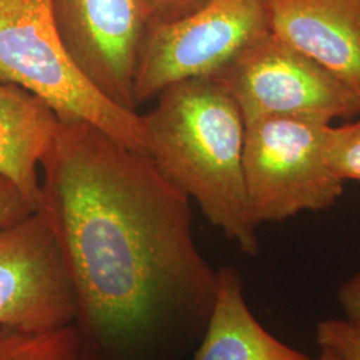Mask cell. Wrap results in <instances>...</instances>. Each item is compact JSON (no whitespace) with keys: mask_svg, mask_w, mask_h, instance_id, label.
Masks as SVG:
<instances>
[{"mask_svg":"<svg viewBox=\"0 0 360 360\" xmlns=\"http://www.w3.org/2000/svg\"><path fill=\"white\" fill-rule=\"evenodd\" d=\"M191 360H315L269 333L245 300V281L232 266L218 270V295Z\"/></svg>","mask_w":360,"mask_h":360,"instance_id":"8fae6325","label":"cell"},{"mask_svg":"<svg viewBox=\"0 0 360 360\" xmlns=\"http://www.w3.org/2000/svg\"><path fill=\"white\" fill-rule=\"evenodd\" d=\"M316 343L343 360H360V326L345 318H327L316 324Z\"/></svg>","mask_w":360,"mask_h":360,"instance_id":"5bb4252c","label":"cell"},{"mask_svg":"<svg viewBox=\"0 0 360 360\" xmlns=\"http://www.w3.org/2000/svg\"><path fill=\"white\" fill-rule=\"evenodd\" d=\"M267 30L360 94V0H264Z\"/></svg>","mask_w":360,"mask_h":360,"instance_id":"9c48e42d","label":"cell"},{"mask_svg":"<svg viewBox=\"0 0 360 360\" xmlns=\"http://www.w3.org/2000/svg\"><path fill=\"white\" fill-rule=\"evenodd\" d=\"M212 77L231 94L245 123L264 116L331 123L360 115L359 92L269 30Z\"/></svg>","mask_w":360,"mask_h":360,"instance_id":"8992f818","label":"cell"},{"mask_svg":"<svg viewBox=\"0 0 360 360\" xmlns=\"http://www.w3.org/2000/svg\"><path fill=\"white\" fill-rule=\"evenodd\" d=\"M60 248L38 211L0 229V328L40 333L75 322Z\"/></svg>","mask_w":360,"mask_h":360,"instance_id":"52a82bcc","label":"cell"},{"mask_svg":"<svg viewBox=\"0 0 360 360\" xmlns=\"http://www.w3.org/2000/svg\"><path fill=\"white\" fill-rule=\"evenodd\" d=\"M330 126L291 116H264L245 123V193L257 227L328 210L339 200L345 180L324 158Z\"/></svg>","mask_w":360,"mask_h":360,"instance_id":"277c9868","label":"cell"},{"mask_svg":"<svg viewBox=\"0 0 360 360\" xmlns=\"http://www.w3.org/2000/svg\"><path fill=\"white\" fill-rule=\"evenodd\" d=\"M0 360H87L75 324L30 333L0 328Z\"/></svg>","mask_w":360,"mask_h":360,"instance_id":"7c38bea8","label":"cell"},{"mask_svg":"<svg viewBox=\"0 0 360 360\" xmlns=\"http://www.w3.org/2000/svg\"><path fill=\"white\" fill-rule=\"evenodd\" d=\"M35 210L8 180L0 178V229L30 217Z\"/></svg>","mask_w":360,"mask_h":360,"instance_id":"2e32d148","label":"cell"},{"mask_svg":"<svg viewBox=\"0 0 360 360\" xmlns=\"http://www.w3.org/2000/svg\"><path fill=\"white\" fill-rule=\"evenodd\" d=\"M59 122L38 95L0 77V178L13 184L35 211L40 200L38 168Z\"/></svg>","mask_w":360,"mask_h":360,"instance_id":"30bf717a","label":"cell"},{"mask_svg":"<svg viewBox=\"0 0 360 360\" xmlns=\"http://www.w3.org/2000/svg\"><path fill=\"white\" fill-rule=\"evenodd\" d=\"M315 360H343L338 354H335L334 351H331L330 348L321 347L319 356Z\"/></svg>","mask_w":360,"mask_h":360,"instance_id":"ac0fdd59","label":"cell"},{"mask_svg":"<svg viewBox=\"0 0 360 360\" xmlns=\"http://www.w3.org/2000/svg\"><path fill=\"white\" fill-rule=\"evenodd\" d=\"M0 77L38 95L59 119L87 122L148 155L143 116L107 101L71 62L52 0H0Z\"/></svg>","mask_w":360,"mask_h":360,"instance_id":"3957f363","label":"cell"},{"mask_svg":"<svg viewBox=\"0 0 360 360\" xmlns=\"http://www.w3.org/2000/svg\"><path fill=\"white\" fill-rule=\"evenodd\" d=\"M143 116L148 156L207 220L257 257L260 250L245 193V123L217 77H195L162 91Z\"/></svg>","mask_w":360,"mask_h":360,"instance_id":"7a4b0ae2","label":"cell"},{"mask_svg":"<svg viewBox=\"0 0 360 360\" xmlns=\"http://www.w3.org/2000/svg\"><path fill=\"white\" fill-rule=\"evenodd\" d=\"M39 214L60 248L87 360H186L206 333L218 270L190 198L147 154L60 119L41 160Z\"/></svg>","mask_w":360,"mask_h":360,"instance_id":"6da1fadb","label":"cell"},{"mask_svg":"<svg viewBox=\"0 0 360 360\" xmlns=\"http://www.w3.org/2000/svg\"><path fill=\"white\" fill-rule=\"evenodd\" d=\"M150 23H163L195 13L210 0H139Z\"/></svg>","mask_w":360,"mask_h":360,"instance_id":"9a60e30c","label":"cell"},{"mask_svg":"<svg viewBox=\"0 0 360 360\" xmlns=\"http://www.w3.org/2000/svg\"><path fill=\"white\" fill-rule=\"evenodd\" d=\"M267 30L264 0H210L179 19L150 23L134 77V105L169 86L219 72Z\"/></svg>","mask_w":360,"mask_h":360,"instance_id":"5b68a950","label":"cell"},{"mask_svg":"<svg viewBox=\"0 0 360 360\" xmlns=\"http://www.w3.org/2000/svg\"><path fill=\"white\" fill-rule=\"evenodd\" d=\"M324 158L340 179L360 181V119L340 127H328Z\"/></svg>","mask_w":360,"mask_h":360,"instance_id":"4fadbf2b","label":"cell"},{"mask_svg":"<svg viewBox=\"0 0 360 360\" xmlns=\"http://www.w3.org/2000/svg\"><path fill=\"white\" fill-rule=\"evenodd\" d=\"M59 38L77 71L107 101L136 111L134 77L148 16L139 0H52Z\"/></svg>","mask_w":360,"mask_h":360,"instance_id":"ba28073f","label":"cell"},{"mask_svg":"<svg viewBox=\"0 0 360 360\" xmlns=\"http://www.w3.org/2000/svg\"><path fill=\"white\" fill-rule=\"evenodd\" d=\"M336 302L348 322L360 326V272L339 285Z\"/></svg>","mask_w":360,"mask_h":360,"instance_id":"e0dca14e","label":"cell"}]
</instances>
